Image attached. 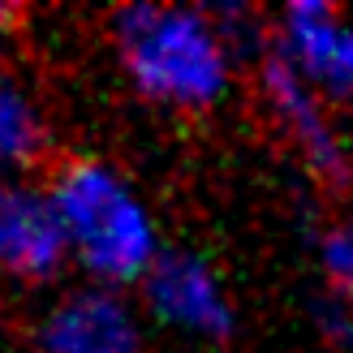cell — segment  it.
Here are the masks:
<instances>
[{
	"label": "cell",
	"mask_w": 353,
	"mask_h": 353,
	"mask_svg": "<svg viewBox=\"0 0 353 353\" xmlns=\"http://www.w3.org/2000/svg\"><path fill=\"white\" fill-rule=\"evenodd\" d=\"M259 91H263V103H268V112L280 125V134L302 155V164L314 176H323V181H345L349 168H353V155H349V143H345L336 117L327 108V99L314 95L310 86L297 74H289L276 57H263Z\"/></svg>",
	"instance_id": "7"
},
{
	"label": "cell",
	"mask_w": 353,
	"mask_h": 353,
	"mask_svg": "<svg viewBox=\"0 0 353 353\" xmlns=\"http://www.w3.org/2000/svg\"><path fill=\"white\" fill-rule=\"evenodd\" d=\"M268 57L327 103L353 99V13L327 0H293L276 13Z\"/></svg>",
	"instance_id": "4"
},
{
	"label": "cell",
	"mask_w": 353,
	"mask_h": 353,
	"mask_svg": "<svg viewBox=\"0 0 353 353\" xmlns=\"http://www.w3.org/2000/svg\"><path fill=\"white\" fill-rule=\"evenodd\" d=\"M48 199L65 233L69 268H82L86 285L121 293L138 285L164 254L160 224L143 190L99 155H74L57 164Z\"/></svg>",
	"instance_id": "2"
},
{
	"label": "cell",
	"mask_w": 353,
	"mask_h": 353,
	"mask_svg": "<svg viewBox=\"0 0 353 353\" xmlns=\"http://www.w3.org/2000/svg\"><path fill=\"white\" fill-rule=\"evenodd\" d=\"M34 353H147V327L125 293L78 285L39 314Z\"/></svg>",
	"instance_id": "5"
},
{
	"label": "cell",
	"mask_w": 353,
	"mask_h": 353,
	"mask_svg": "<svg viewBox=\"0 0 353 353\" xmlns=\"http://www.w3.org/2000/svg\"><path fill=\"white\" fill-rule=\"evenodd\" d=\"M52 125L39 91L0 65V172H26L48 155Z\"/></svg>",
	"instance_id": "8"
},
{
	"label": "cell",
	"mask_w": 353,
	"mask_h": 353,
	"mask_svg": "<svg viewBox=\"0 0 353 353\" xmlns=\"http://www.w3.org/2000/svg\"><path fill=\"white\" fill-rule=\"evenodd\" d=\"M143 306L160 327L185 341H224L237 327L233 293H228L220 268L194 250H168L151 263V272L138 280Z\"/></svg>",
	"instance_id": "3"
},
{
	"label": "cell",
	"mask_w": 353,
	"mask_h": 353,
	"mask_svg": "<svg viewBox=\"0 0 353 353\" xmlns=\"http://www.w3.org/2000/svg\"><path fill=\"white\" fill-rule=\"evenodd\" d=\"M69 268L65 233L48 185L34 181H0V280L39 289L61 280Z\"/></svg>",
	"instance_id": "6"
},
{
	"label": "cell",
	"mask_w": 353,
	"mask_h": 353,
	"mask_svg": "<svg viewBox=\"0 0 353 353\" xmlns=\"http://www.w3.org/2000/svg\"><path fill=\"white\" fill-rule=\"evenodd\" d=\"M17 17H22V13H17L13 5H0V34H5V30H9V26L17 22Z\"/></svg>",
	"instance_id": "10"
},
{
	"label": "cell",
	"mask_w": 353,
	"mask_h": 353,
	"mask_svg": "<svg viewBox=\"0 0 353 353\" xmlns=\"http://www.w3.org/2000/svg\"><path fill=\"white\" fill-rule=\"evenodd\" d=\"M241 9L125 5L112 13V52L125 82L172 112H211L233 91Z\"/></svg>",
	"instance_id": "1"
},
{
	"label": "cell",
	"mask_w": 353,
	"mask_h": 353,
	"mask_svg": "<svg viewBox=\"0 0 353 353\" xmlns=\"http://www.w3.org/2000/svg\"><path fill=\"white\" fill-rule=\"evenodd\" d=\"M314 259L336 302L353 310V216H336L314 233Z\"/></svg>",
	"instance_id": "9"
}]
</instances>
